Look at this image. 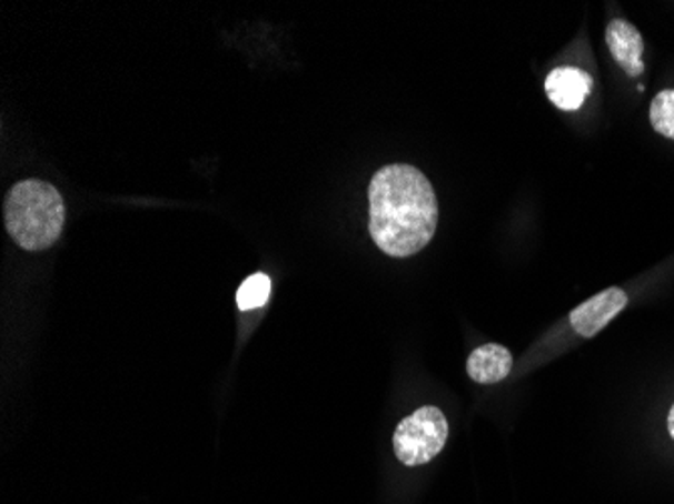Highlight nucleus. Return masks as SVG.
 Returning a JSON list of instances; mask_svg holds the SVG:
<instances>
[{"label":"nucleus","mask_w":674,"mask_h":504,"mask_svg":"<svg viewBox=\"0 0 674 504\" xmlns=\"http://www.w3.org/2000/svg\"><path fill=\"white\" fill-rule=\"evenodd\" d=\"M370 234L388 256L404 259L423 251L438 226V200L418 168L391 164L371 178Z\"/></svg>","instance_id":"f257e3e1"},{"label":"nucleus","mask_w":674,"mask_h":504,"mask_svg":"<svg viewBox=\"0 0 674 504\" xmlns=\"http://www.w3.org/2000/svg\"><path fill=\"white\" fill-rule=\"evenodd\" d=\"M66 224V202L43 180H22L4 196V226L24 251H44L59 241Z\"/></svg>","instance_id":"f03ea898"},{"label":"nucleus","mask_w":674,"mask_h":504,"mask_svg":"<svg viewBox=\"0 0 674 504\" xmlns=\"http://www.w3.org/2000/svg\"><path fill=\"white\" fill-rule=\"evenodd\" d=\"M446 439L448 422L445 414L435 406L420 407L396 426L394 452L406 466H420L443 452Z\"/></svg>","instance_id":"7ed1b4c3"},{"label":"nucleus","mask_w":674,"mask_h":504,"mask_svg":"<svg viewBox=\"0 0 674 504\" xmlns=\"http://www.w3.org/2000/svg\"><path fill=\"white\" fill-rule=\"evenodd\" d=\"M628 305V295L618 289L609 286L598 295L589 296L586 303L569 313V325L582 337H594L608 325L612 319L622 313Z\"/></svg>","instance_id":"20e7f679"},{"label":"nucleus","mask_w":674,"mask_h":504,"mask_svg":"<svg viewBox=\"0 0 674 504\" xmlns=\"http://www.w3.org/2000/svg\"><path fill=\"white\" fill-rule=\"evenodd\" d=\"M589 91H592V78L577 67H557L545 79V93L557 110H579Z\"/></svg>","instance_id":"39448f33"},{"label":"nucleus","mask_w":674,"mask_h":504,"mask_svg":"<svg viewBox=\"0 0 674 504\" xmlns=\"http://www.w3.org/2000/svg\"><path fill=\"white\" fill-rule=\"evenodd\" d=\"M606 43H608L609 53L616 59V63L631 75L638 78L644 71L642 63V53H644V41L638 29L631 22L612 21L606 29Z\"/></svg>","instance_id":"423d86ee"},{"label":"nucleus","mask_w":674,"mask_h":504,"mask_svg":"<svg viewBox=\"0 0 674 504\" xmlns=\"http://www.w3.org/2000/svg\"><path fill=\"white\" fill-rule=\"evenodd\" d=\"M513 367L512 351L503 347L499 343H487L480 345L468 355V377L477 384H497L503 382Z\"/></svg>","instance_id":"0eeeda50"},{"label":"nucleus","mask_w":674,"mask_h":504,"mask_svg":"<svg viewBox=\"0 0 674 504\" xmlns=\"http://www.w3.org/2000/svg\"><path fill=\"white\" fill-rule=\"evenodd\" d=\"M271 296V279L265 273L250 274L249 279L237 291V305L240 311L261 309Z\"/></svg>","instance_id":"6e6552de"},{"label":"nucleus","mask_w":674,"mask_h":504,"mask_svg":"<svg viewBox=\"0 0 674 504\" xmlns=\"http://www.w3.org/2000/svg\"><path fill=\"white\" fill-rule=\"evenodd\" d=\"M651 123L654 132L674 140V89L661 91L651 103Z\"/></svg>","instance_id":"1a4fd4ad"},{"label":"nucleus","mask_w":674,"mask_h":504,"mask_svg":"<svg viewBox=\"0 0 674 504\" xmlns=\"http://www.w3.org/2000/svg\"><path fill=\"white\" fill-rule=\"evenodd\" d=\"M668 434H671V439L674 440V404L671 407V412H668Z\"/></svg>","instance_id":"9d476101"}]
</instances>
